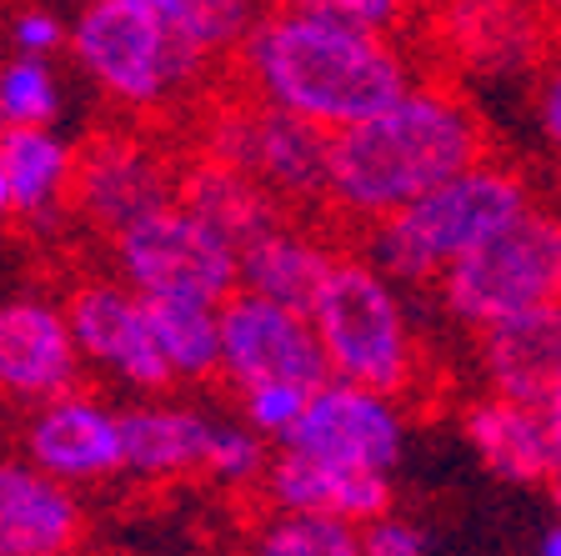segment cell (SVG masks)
<instances>
[{
    "mask_svg": "<svg viewBox=\"0 0 561 556\" xmlns=\"http://www.w3.org/2000/svg\"><path fill=\"white\" fill-rule=\"evenodd\" d=\"M175 206H186L196 220H206L216 236L245 251L266 231H276L280 220H291V211L271 196L256 175H245L241 166L210 161V156L181 151V181H175Z\"/></svg>",
    "mask_w": 561,
    "mask_h": 556,
    "instance_id": "20",
    "label": "cell"
},
{
    "mask_svg": "<svg viewBox=\"0 0 561 556\" xmlns=\"http://www.w3.org/2000/svg\"><path fill=\"white\" fill-rule=\"evenodd\" d=\"M181 151H171L156 131L105 126L76 146V181H70V216H81L95 236L116 241L146 216L175 206Z\"/></svg>",
    "mask_w": 561,
    "mask_h": 556,
    "instance_id": "9",
    "label": "cell"
},
{
    "mask_svg": "<svg viewBox=\"0 0 561 556\" xmlns=\"http://www.w3.org/2000/svg\"><path fill=\"white\" fill-rule=\"evenodd\" d=\"M81 351L70 337L66 306L41 296L0 302V396L11 401H50L76 392Z\"/></svg>",
    "mask_w": 561,
    "mask_h": 556,
    "instance_id": "15",
    "label": "cell"
},
{
    "mask_svg": "<svg viewBox=\"0 0 561 556\" xmlns=\"http://www.w3.org/2000/svg\"><path fill=\"white\" fill-rule=\"evenodd\" d=\"M81 536L85 507L66 481L0 456V556H70Z\"/></svg>",
    "mask_w": 561,
    "mask_h": 556,
    "instance_id": "19",
    "label": "cell"
},
{
    "mask_svg": "<svg viewBox=\"0 0 561 556\" xmlns=\"http://www.w3.org/2000/svg\"><path fill=\"white\" fill-rule=\"evenodd\" d=\"M5 220H15V191H11V175H5V166H0V226Z\"/></svg>",
    "mask_w": 561,
    "mask_h": 556,
    "instance_id": "34",
    "label": "cell"
},
{
    "mask_svg": "<svg viewBox=\"0 0 561 556\" xmlns=\"http://www.w3.org/2000/svg\"><path fill=\"white\" fill-rule=\"evenodd\" d=\"M70 556H76V552H70Z\"/></svg>",
    "mask_w": 561,
    "mask_h": 556,
    "instance_id": "43",
    "label": "cell"
},
{
    "mask_svg": "<svg viewBox=\"0 0 561 556\" xmlns=\"http://www.w3.org/2000/svg\"><path fill=\"white\" fill-rule=\"evenodd\" d=\"M416 60L446 81H512L541 76L561 56V41L531 0H432L411 21Z\"/></svg>",
    "mask_w": 561,
    "mask_h": 556,
    "instance_id": "8",
    "label": "cell"
},
{
    "mask_svg": "<svg viewBox=\"0 0 561 556\" xmlns=\"http://www.w3.org/2000/svg\"><path fill=\"white\" fill-rule=\"evenodd\" d=\"M397 5H401V15H407V25H411L421 11H426V5H432V0H397Z\"/></svg>",
    "mask_w": 561,
    "mask_h": 556,
    "instance_id": "38",
    "label": "cell"
},
{
    "mask_svg": "<svg viewBox=\"0 0 561 556\" xmlns=\"http://www.w3.org/2000/svg\"><path fill=\"white\" fill-rule=\"evenodd\" d=\"M537 556H561V522H557V526H547V536H541Z\"/></svg>",
    "mask_w": 561,
    "mask_h": 556,
    "instance_id": "36",
    "label": "cell"
},
{
    "mask_svg": "<svg viewBox=\"0 0 561 556\" xmlns=\"http://www.w3.org/2000/svg\"><path fill=\"white\" fill-rule=\"evenodd\" d=\"M547 421H551V441H557V456H561V392H557V401L547 406Z\"/></svg>",
    "mask_w": 561,
    "mask_h": 556,
    "instance_id": "37",
    "label": "cell"
},
{
    "mask_svg": "<svg viewBox=\"0 0 561 556\" xmlns=\"http://www.w3.org/2000/svg\"><path fill=\"white\" fill-rule=\"evenodd\" d=\"M436 296L442 311L467 331H491L512 316L561 302V211L531 206L486 236L436 281Z\"/></svg>",
    "mask_w": 561,
    "mask_h": 556,
    "instance_id": "7",
    "label": "cell"
},
{
    "mask_svg": "<svg viewBox=\"0 0 561 556\" xmlns=\"http://www.w3.org/2000/svg\"><path fill=\"white\" fill-rule=\"evenodd\" d=\"M306 401H311V392H306V386H256V392L236 396V411H241L245 427H256L261 436L280 446V441L296 431Z\"/></svg>",
    "mask_w": 561,
    "mask_h": 556,
    "instance_id": "29",
    "label": "cell"
},
{
    "mask_svg": "<svg viewBox=\"0 0 561 556\" xmlns=\"http://www.w3.org/2000/svg\"><path fill=\"white\" fill-rule=\"evenodd\" d=\"M531 5H537L541 21H547V25H551V35L561 41V0H531Z\"/></svg>",
    "mask_w": 561,
    "mask_h": 556,
    "instance_id": "35",
    "label": "cell"
},
{
    "mask_svg": "<svg viewBox=\"0 0 561 556\" xmlns=\"http://www.w3.org/2000/svg\"><path fill=\"white\" fill-rule=\"evenodd\" d=\"M0 166L11 175L15 216L50 226L70 211V181H76V146L56 136V126H5L0 136Z\"/></svg>",
    "mask_w": 561,
    "mask_h": 556,
    "instance_id": "23",
    "label": "cell"
},
{
    "mask_svg": "<svg viewBox=\"0 0 561 556\" xmlns=\"http://www.w3.org/2000/svg\"><path fill=\"white\" fill-rule=\"evenodd\" d=\"M311 326L336 382L371 386L397 401H411L421 392L426 361H421L416 321L401 302V286L366 256L341 251L311 306Z\"/></svg>",
    "mask_w": 561,
    "mask_h": 556,
    "instance_id": "6",
    "label": "cell"
},
{
    "mask_svg": "<svg viewBox=\"0 0 561 556\" xmlns=\"http://www.w3.org/2000/svg\"><path fill=\"white\" fill-rule=\"evenodd\" d=\"M245 556H362V526L311 511H266L245 536Z\"/></svg>",
    "mask_w": 561,
    "mask_h": 556,
    "instance_id": "26",
    "label": "cell"
},
{
    "mask_svg": "<svg viewBox=\"0 0 561 556\" xmlns=\"http://www.w3.org/2000/svg\"><path fill=\"white\" fill-rule=\"evenodd\" d=\"M481 392L547 411L561 392V302L477 331Z\"/></svg>",
    "mask_w": 561,
    "mask_h": 556,
    "instance_id": "17",
    "label": "cell"
},
{
    "mask_svg": "<svg viewBox=\"0 0 561 556\" xmlns=\"http://www.w3.org/2000/svg\"><path fill=\"white\" fill-rule=\"evenodd\" d=\"M331 382L327 351L306 311H291L266 296L236 291L221 302V386L231 396L256 386H306Z\"/></svg>",
    "mask_w": 561,
    "mask_h": 556,
    "instance_id": "11",
    "label": "cell"
},
{
    "mask_svg": "<svg viewBox=\"0 0 561 556\" xmlns=\"http://www.w3.org/2000/svg\"><path fill=\"white\" fill-rule=\"evenodd\" d=\"M25 462L46 476L76 487H101L111 476H126V441H121V411L91 392H66L35 406L25 421Z\"/></svg>",
    "mask_w": 561,
    "mask_h": 556,
    "instance_id": "14",
    "label": "cell"
},
{
    "mask_svg": "<svg viewBox=\"0 0 561 556\" xmlns=\"http://www.w3.org/2000/svg\"><path fill=\"white\" fill-rule=\"evenodd\" d=\"M336 261L341 251L331 246V231H321L306 216H291L241 251V291L311 316L316 296H321Z\"/></svg>",
    "mask_w": 561,
    "mask_h": 556,
    "instance_id": "21",
    "label": "cell"
},
{
    "mask_svg": "<svg viewBox=\"0 0 561 556\" xmlns=\"http://www.w3.org/2000/svg\"><path fill=\"white\" fill-rule=\"evenodd\" d=\"M151 331L175 386L221 382V306L206 302H146Z\"/></svg>",
    "mask_w": 561,
    "mask_h": 556,
    "instance_id": "24",
    "label": "cell"
},
{
    "mask_svg": "<svg viewBox=\"0 0 561 556\" xmlns=\"http://www.w3.org/2000/svg\"><path fill=\"white\" fill-rule=\"evenodd\" d=\"M0 136H5V121H0Z\"/></svg>",
    "mask_w": 561,
    "mask_h": 556,
    "instance_id": "41",
    "label": "cell"
},
{
    "mask_svg": "<svg viewBox=\"0 0 561 556\" xmlns=\"http://www.w3.org/2000/svg\"><path fill=\"white\" fill-rule=\"evenodd\" d=\"M276 5H311V11H336L351 15L362 25H381V31H401L407 15H401L397 0H276Z\"/></svg>",
    "mask_w": 561,
    "mask_h": 556,
    "instance_id": "32",
    "label": "cell"
},
{
    "mask_svg": "<svg viewBox=\"0 0 561 556\" xmlns=\"http://www.w3.org/2000/svg\"><path fill=\"white\" fill-rule=\"evenodd\" d=\"M261 507L266 511H311V517H336V522L366 526L386 511H397L391 472H362L327 456L276 446L271 472L261 481Z\"/></svg>",
    "mask_w": 561,
    "mask_h": 556,
    "instance_id": "16",
    "label": "cell"
},
{
    "mask_svg": "<svg viewBox=\"0 0 561 556\" xmlns=\"http://www.w3.org/2000/svg\"><path fill=\"white\" fill-rule=\"evenodd\" d=\"M537 201V185L522 166L486 156L481 166L451 175L446 185L416 196L397 216L376 220L362 231V256L381 266L397 286L426 291L446 276L467 251H477L486 236L526 216Z\"/></svg>",
    "mask_w": 561,
    "mask_h": 556,
    "instance_id": "3",
    "label": "cell"
},
{
    "mask_svg": "<svg viewBox=\"0 0 561 556\" xmlns=\"http://www.w3.org/2000/svg\"><path fill=\"white\" fill-rule=\"evenodd\" d=\"M280 446L362 466V472H397L407 456V401L331 376L311 392L296 431Z\"/></svg>",
    "mask_w": 561,
    "mask_h": 556,
    "instance_id": "13",
    "label": "cell"
},
{
    "mask_svg": "<svg viewBox=\"0 0 561 556\" xmlns=\"http://www.w3.org/2000/svg\"><path fill=\"white\" fill-rule=\"evenodd\" d=\"M461 436L471 441L477 462L486 466L496 481H512V487H551L561 476V456H557L551 421L541 406L481 392L461 406Z\"/></svg>",
    "mask_w": 561,
    "mask_h": 556,
    "instance_id": "18",
    "label": "cell"
},
{
    "mask_svg": "<svg viewBox=\"0 0 561 556\" xmlns=\"http://www.w3.org/2000/svg\"><path fill=\"white\" fill-rule=\"evenodd\" d=\"M116 276L146 302L221 306L241 291V251L186 206H165L111 241Z\"/></svg>",
    "mask_w": 561,
    "mask_h": 556,
    "instance_id": "10",
    "label": "cell"
},
{
    "mask_svg": "<svg viewBox=\"0 0 561 556\" xmlns=\"http://www.w3.org/2000/svg\"><path fill=\"white\" fill-rule=\"evenodd\" d=\"M171 31L206 60L210 70H231L236 50L245 46L251 25L261 21L256 0H161Z\"/></svg>",
    "mask_w": 561,
    "mask_h": 556,
    "instance_id": "25",
    "label": "cell"
},
{
    "mask_svg": "<svg viewBox=\"0 0 561 556\" xmlns=\"http://www.w3.org/2000/svg\"><path fill=\"white\" fill-rule=\"evenodd\" d=\"M226 81L336 136L411 91L421 81V60L401 31L311 5H271L236 50Z\"/></svg>",
    "mask_w": 561,
    "mask_h": 556,
    "instance_id": "1",
    "label": "cell"
},
{
    "mask_svg": "<svg viewBox=\"0 0 561 556\" xmlns=\"http://www.w3.org/2000/svg\"><path fill=\"white\" fill-rule=\"evenodd\" d=\"M271 456H276V441H266L256 427H245L241 417L216 421L201 476H210L226 491H261V481L271 472Z\"/></svg>",
    "mask_w": 561,
    "mask_h": 556,
    "instance_id": "27",
    "label": "cell"
},
{
    "mask_svg": "<svg viewBox=\"0 0 561 556\" xmlns=\"http://www.w3.org/2000/svg\"><path fill=\"white\" fill-rule=\"evenodd\" d=\"M70 60L130 116L191 111L226 81L171 31L161 0H91L70 21Z\"/></svg>",
    "mask_w": 561,
    "mask_h": 556,
    "instance_id": "4",
    "label": "cell"
},
{
    "mask_svg": "<svg viewBox=\"0 0 561 556\" xmlns=\"http://www.w3.org/2000/svg\"><path fill=\"white\" fill-rule=\"evenodd\" d=\"M186 131L191 136L181 151L241 166V171L256 175L291 216L327 220L331 136L316 131L311 121L286 116L276 105L245 95L241 86L221 81L210 95H201V101L191 105Z\"/></svg>",
    "mask_w": 561,
    "mask_h": 556,
    "instance_id": "5",
    "label": "cell"
},
{
    "mask_svg": "<svg viewBox=\"0 0 561 556\" xmlns=\"http://www.w3.org/2000/svg\"><path fill=\"white\" fill-rule=\"evenodd\" d=\"M60 76L41 56L0 60V121L5 126H56L60 116Z\"/></svg>",
    "mask_w": 561,
    "mask_h": 556,
    "instance_id": "28",
    "label": "cell"
},
{
    "mask_svg": "<svg viewBox=\"0 0 561 556\" xmlns=\"http://www.w3.org/2000/svg\"><path fill=\"white\" fill-rule=\"evenodd\" d=\"M537 126L551 151H561V56L537 76Z\"/></svg>",
    "mask_w": 561,
    "mask_h": 556,
    "instance_id": "33",
    "label": "cell"
},
{
    "mask_svg": "<svg viewBox=\"0 0 561 556\" xmlns=\"http://www.w3.org/2000/svg\"><path fill=\"white\" fill-rule=\"evenodd\" d=\"M210 427L216 421L196 406L136 401L121 406V441H126V476L140 481H181L206 466Z\"/></svg>",
    "mask_w": 561,
    "mask_h": 556,
    "instance_id": "22",
    "label": "cell"
},
{
    "mask_svg": "<svg viewBox=\"0 0 561 556\" xmlns=\"http://www.w3.org/2000/svg\"><path fill=\"white\" fill-rule=\"evenodd\" d=\"M362 556H432V542L411 517L386 511L362 526Z\"/></svg>",
    "mask_w": 561,
    "mask_h": 556,
    "instance_id": "31",
    "label": "cell"
},
{
    "mask_svg": "<svg viewBox=\"0 0 561 556\" xmlns=\"http://www.w3.org/2000/svg\"><path fill=\"white\" fill-rule=\"evenodd\" d=\"M85 5H91V0H85Z\"/></svg>",
    "mask_w": 561,
    "mask_h": 556,
    "instance_id": "42",
    "label": "cell"
},
{
    "mask_svg": "<svg viewBox=\"0 0 561 556\" xmlns=\"http://www.w3.org/2000/svg\"><path fill=\"white\" fill-rule=\"evenodd\" d=\"M5 41L15 46V56L50 60L56 50H70V25L60 21L50 5H21V11L11 15V31H5Z\"/></svg>",
    "mask_w": 561,
    "mask_h": 556,
    "instance_id": "30",
    "label": "cell"
},
{
    "mask_svg": "<svg viewBox=\"0 0 561 556\" xmlns=\"http://www.w3.org/2000/svg\"><path fill=\"white\" fill-rule=\"evenodd\" d=\"M486 156H496L491 126L471 95L446 76H421L376 116L331 136L327 226L362 236Z\"/></svg>",
    "mask_w": 561,
    "mask_h": 556,
    "instance_id": "2",
    "label": "cell"
},
{
    "mask_svg": "<svg viewBox=\"0 0 561 556\" xmlns=\"http://www.w3.org/2000/svg\"><path fill=\"white\" fill-rule=\"evenodd\" d=\"M60 306H66L70 337H76V351H81L85 366L116 376L136 396H165L175 386L171 366L156 347L146 296L130 291L121 276L81 281Z\"/></svg>",
    "mask_w": 561,
    "mask_h": 556,
    "instance_id": "12",
    "label": "cell"
},
{
    "mask_svg": "<svg viewBox=\"0 0 561 556\" xmlns=\"http://www.w3.org/2000/svg\"><path fill=\"white\" fill-rule=\"evenodd\" d=\"M551 507H557V522H561V476L551 481Z\"/></svg>",
    "mask_w": 561,
    "mask_h": 556,
    "instance_id": "39",
    "label": "cell"
},
{
    "mask_svg": "<svg viewBox=\"0 0 561 556\" xmlns=\"http://www.w3.org/2000/svg\"><path fill=\"white\" fill-rule=\"evenodd\" d=\"M557 185H561V151H557Z\"/></svg>",
    "mask_w": 561,
    "mask_h": 556,
    "instance_id": "40",
    "label": "cell"
}]
</instances>
